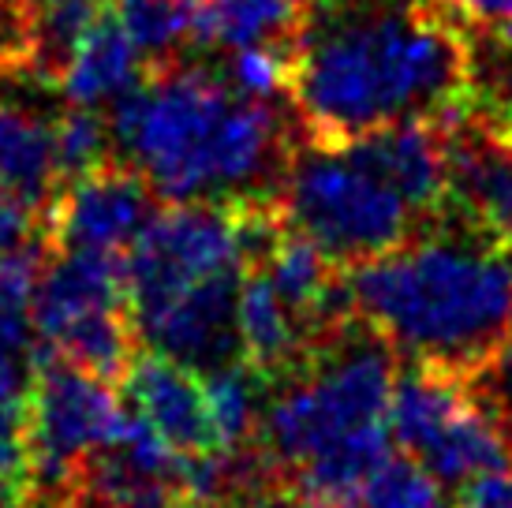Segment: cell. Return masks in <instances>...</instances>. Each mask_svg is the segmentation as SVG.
I'll use <instances>...</instances> for the list:
<instances>
[{"instance_id": "d4e9b609", "label": "cell", "mask_w": 512, "mask_h": 508, "mask_svg": "<svg viewBox=\"0 0 512 508\" xmlns=\"http://www.w3.org/2000/svg\"><path fill=\"white\" fill-rule=\"evenodd\" d=\"M445 19L460 30H483V34H512V0H430Z\"/></svg>"}, {"instance_id": "8992f818", "label": "cell", "mask_w": 512, "mask_h": 508, "mask_svg": "<svg viewBox=\"0 0 512 508\" xmlns=\"http://www.w3.org/2000/svg\"><path fill=\"white\" fill-rule=\"evenodd\" d=\"M389 434L415 456L441 486L512 464V441L475 396L468 378L438 367H412L397 374L389 396Z\"/></svg>"}, {"instance_id": "ba28073f", "label": "cell", "mask_w": 512, "mask_h": 508, "mask_svg": "<svg viewBox=\"0 0 512 508\" xmlns=\"http://www.w3.org/2000/svg\"><path fill=\"white\" fill-rule=\"evenodd\" d=\"M243 269L247 254L232 202H176L169 210L154 213L124 254L128 311Z\"/></svg>"}, {"instance_id": "f1b7e54d", "label": "cell", "mask_w": 512, "mask_h": 508, "mask_svg": "<svg viewBox=\"0 0 512 508\" xmlns=\"http://www.w3.org/2000/svg\"><path fill=\"white\" fill-rule=\"evenodd\" d=\"M251 508H326V505H318V501L296 494V490H288V486H277V490H270V494L258 497Z\"/></svg>"}, {"instance_id": "9a60e30c", "label": "cell", "mask_w": 512, "mask_h": 508, "mask_svg": "<svg viewBox=\"0 0 512 508\" xmlns=\"http://www.w3.org/2000/svg\"><path fill=\"white\" fill-rule=\"evenodd\" d=\"M311 0H191V42L199 49H243L292 42Z\"/></svg>"}, {"instance_id": "3957f363", "label": "cell", "mask_w": 512, "mask_h": 508, "mask_svg": "<svg viewBox=\"0 0 512 508\" xmlns=\"http://www.w3.org/2000/svg\"><path fill=\"white\" fill-rule=\"evenodd\" d=\"M352 311L408 363L475 378L512 318V247L464 225L356 262Z\"/></svg>"}, {"instance_id": "f546056e", "label": "cell", "mask_w": 512, "mask_h": 508, "mask_svg": "<svg viewBox=\"0 0 512 508\" xmlns=\"http://www.w3.org/2000/svg\"><path fill=\"white\" fill-rule=\"evenodd\" d=\"M169 508H228V501H217V497H191V494H176Z\"/></svg>"}, {"instance_id": "1f68e13d", "label": "cell", "mask_w": 512, "mask_h": 508, "mask_svg": "<svg viewBox=\"0 0 512 508\" xmlns=\"http://www.w3.org/2000/svg\"><path fill=\"white\" fill-rule=\"evenodd\" d=\"M0 508H23V501H15L12 494H0Z\"/></svg>"}, {"instance_id": "cb8c5ba5", "label": "cell", "mask_w": 512, "mask_h": 508, "mask_svg": "<svg viewBox=\"0 0 512 508\" xmlns=\"http://www.w3.org/2000/svg\"><path fill=\"white\" fill-rule=\"evenodd\" d=\"M471 389H475V396L483 400L486 411L498 419V426L512 441V318H509V329H505L501 348L494 352V359L471 378Z\"/></svg>"}, {"instance_id": "9c48e42d", "label": "cell", "mask_w": 512, "mask_h": 508, "mask_svg": "<svg viewBox=\"0 0 512 508\" xmlns=\"http://www.w3.org/2000/svg\"><path fill=\"white\" fill-rule=\"evenodd\" d=\"M42 217L49 251L83 247L124 254L154 217V187L131 165L105 161L60 187Z\"/></svg>"}, {"instance_id": "44dd1931", "label": "cell", "mask_w": 512, "mask_h": 508, "mask_svg": "<svg viewBox=\"0 0 512 508\" xmlns=\"http://www.w3.org/2000/svg\"><path fill=\"white\" fill-rule=\"evenodd\" d=\"M292 42H262V45H243L232 49L225 68V83L255 101H277L292 90Z\"/></svg>"}, {"instance_id": "8fae6325", "label": "cell", "mask_w": 512, "mask_h": 508, "mask_svg": "<svg viewBox=\"0 0 512 508\" xmlns=\"http://www.w3.org/2000/svg\"><path fill=\"white\" fill-rule=\"evenodd\" d=\"M124 400L176 452H221L199 370L161 352H135L124 370Z\"/></svg>"}, {"instance_id": "5bb4252c", "label": "cell", "mask_w": 512, "mask_h": 508, "mask_svg": "<svg viewBox=\"0 0 512 508\" xmlns=\"http://www.w3.org/2000/svg\"><path fill=\"white\" fill-rule=\"evenodd\" d=\"M57 139L45 116L30 113L27 105L0 101V187L23 198L34 213H45L60 191Z\"/></svg>"}, {"instance_id": "277c9868", "label": "cell", "mask_w": 512, "mask_h": 508, "mask_svg": "<svg viewBox=\"0 0 512 508\" xmlns=\"http://www.w3.org/2000/svg\"><path fill=\"white\" fill-rule=\"evenodd\" d=\"M393 359L397 352L359 318L318 340L262 404L255 438L273 479L288 482L329 452L389 434Z\"/></svg>"}, {"instance_id": "ac0fdd59", "label": "cell", "mask_w": 512, "mask_h": 508, "mask_svg": "<svg viewBox=\"0 0 512 508\" xmlns=\"http://www.w3.org/2000/svg\"><path fill=\"white\" fill-rule=\"evenodd\" d=\"M49 240H27L0 254V348L27 352L34 340V292Z\"/></svg>"}, {"instance_id": "d6986e66", "label": "cell", "mask_w": 512, "mask_h": 508, "mask_svg": "<svg viewBox=\"0 0 512 508\" xmlns=\"http://www.w3.org/2000/svg\"><path fill=\"white\" fill-rule=\"evenodd\" d=\"M348 508H449L445 486L408 452H389Z\"/></svg>"}, {"instance_id": "5b68a950", "label": "cell", "mask_w": 512, "mask_h": 508, "mask_svg": "<svg viewBox=\"0 0 512 508\" xmlns=\"http://www.w3.org/2000/svg\"><path fill=\"white\" fill-rule=\"evenodd\" d=\"M277 206L288 228L329 254L337 266H356L412 240L419 213L393 184L348 146L311 142L288 157Z\"/></svg>"}, {"instance_id": "4dcf8cb0", "label": "cell", "mask_w": 512, "mask_h": 508, "mask_svg": "<svg viewBox=\"0 0 512 508\" xmlns=\"http://www.w3.org/2000/svg\"><path fill=\"white\" fill-rule=\"evenodd\" d=\"M27 508V505H23ZM34 508H72V501H68V497H45L42 505H34Z\"/></svg>"}, {"instance_id": "484cf974", "label": "cell", "mask_w": 512, "mask_h": 508, "mask_svg": "<svg viewBox=\"0 0 512 508\" xmlns=\"http://www.w3.org/2000/svg\"><path fill=\"white\" fill-rule=\"evenodd\" d=\"M456 508H512V464L464 482Z\"/></svg>"}, {"instance_id": "ffe728a7", "label": "cell", "mask_w": 512, "mask_h": 508, "mask_svg": "<svg viewBox=\"0 0 512 508\" xmlns=\"http://www.w3.org/2000/svg\"><path fill=\"white\" fill-rule=\"evenodd\" d=\"M146 64H169L184 38H191V0H109Z\"/></svg>"}, {"instance_id": "4316f807", "label": "cell", "mask_w": 512, "mask_h": 508, "mask_svg": "<svg viewBox=\"0 0 512 508\" xmlns=\"http://www.w3.org/2000/svg\"><path fill=\"white\" fill-rule=\"evenodd\" d=\"M34 228V210L23 198H15L8 187H0V254L30 240Z\"/></svg>"}, {"instance_id": "4fadbf2b", "label": "cell", "mask_w": 512, "mask_h": 508, "mask_svg": "<svg viewBox=\"0 0 512 508\" xmlns=\"http://www.w3.org/2000/svg\"><path fill=\"white\" fill-rule=\"evenodd\" d=\"M236 329H240L243 363L266 381L288 378L314 348L307 329L288 311L262 269L243 277L236 299Z\"/></svg>"}, {"instance_id": "52a82bcc", "label": "cell", "mask_w": 512, "mask_h": 508, "mask_svg": "<svg viewBox=\"0 0 512 508\" xmlns=\"http://www.w3.org/2000/svg\"><path fill=\"white\" fill-rule=\"evenodd\" d=\"M30 359V497H68L79 471L116 438L128 404L113 393V381L64 355L34 348Z\"/></svg>"}, {"instance_id": "6da1fadb", "label": "cell", "mask_w": 512, "mask_h": 508, "mask_svg": "<svg viewBox=\"0 0 512 508\" xmlns=\"http://www.w3.org/2000/svg\"><path fill=\"white\" fill-rule=\"evenodd\" d=\"M292 57L288 94L311 142L441 116L475 90L468 34L423 0H311Z\"/></svg>"}, {"instance_id": "7a4b0ae2", "label": "cell", "mask_w": 512, "mask_h": 508, "mask_svg": "<svg viewBox=\"0 0 512 508\" xmlns=\"http://www.w3.org/2000/svg\"><path fill=\"white\" fill-rule=\"evenodd\" d=\"M109 131L131 169L169 202L277 198L292 157L270 101L243 98L206 68L161 64L150 83L113 101Z\"/></svg>"}, {"instance_id": "603a6c76", "label": "cell", "mask_w": 512, "mask_h": 508, "mask_svg": "<svg viewBox=\"0 0 512 508\" xmlns=\"http://www.w3.org/2000/svg\"><path fill=\"white\" fill-rule=\"evenodd\" d=\"M0 494L30 501V430L27 404L0 400Z\"/></svg>"}, {"instance_id": "30bf717a", "label": "cell", "mask_w": 512, "mask_h": 508, "mask_svg": "<svg viewBox=\"0 0 512 508\" xmlns=\"http://www.w3.org/2000/svg\"><path fill=\"white\" fill-rule=\"evenodd\" d=\"M370 169L393 184L419 217L445 210L449 198V135L434 116L397 120L359 139H348Z\"/></svg>"}, {"instance_id": "83f0119b", "label": "cell", "mask_w": 512, "mask_h": 508, "mask_svg": "<svg viewBox=\"0 0 512 508\" xmlns=\"http://www.w3.org/2000/svg\"><path fill=\"white\" fill-rule=\"evenodd\" d=\"M501 42V79H498V105L494 113L512 120V34H498Z\"/></svg>"}, {"instance_id": "7c38bea8", "label": "cell", "mask_w": 512, "mask_h": 508, "mask_svg": "<svg viewBox=\"0 0 512 508\" xmlns=\"http://www.w3.org/2000/svg\"><path fill=\"white\" fill-rule=\"evenodd\" d=\"M143 64L146 57L139 53V45L131 42V34L116 19L113 8H105L98 15V23L83 34V42L75 45L72 60L60 71L57 90L68 105L101 109V105H113L139 86Z\"/></svg>"}, {"instance_id": "2e32d148", "label": "cell", "mask_w": 512, "mask_h": 508, "mask_svg": "<svg viewBox=\"0 0 512 508\" xmlns=\"http://www.w3.org/2000/svg\"><path fill=\"white\" fill-rule=\"evenodd\" d=\"M105 8L109 0H27L30 75L42 83H57L75 45L83 42V34L98 23Z\"/></svg>"}, {"instance_id": "e0dca14e", "label": "cell", "mask_w": 512, "mask_h": 508, "mask_svg": "<svg viewBox=\"0 0 512 508\" xmlns=\"http://www.w3.org/2000/svg\"><path fill=\"white\" fill-rule=\"evenodd\" d=\"M266 385L270 381L255 374L243 359L202 374L206 408H210V423H214V438L221 452H236L255 441L258 419H262V389Z\"/></svg>"}, {"instance_id": "7402d4cb", "label": "cell", "mask_w": 512, "mask_h": 508, "mask_svg": "<svg viewBox=\"0 0 512 508\" xmlns=\"http://www.w3.org/2000/svg\"><path fill=\"white\" fill-rule=\"evenodd\" d=\"M53 139H57V169L60 180L68 184L83 172L98 169L109 161V142L113 131L98 116V109H83V105H68V113L53 124Z\"/></svg>"}]
</instances>
